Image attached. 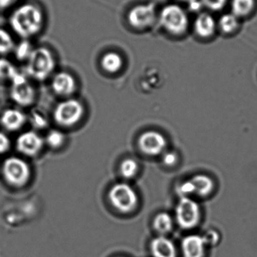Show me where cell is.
<instances>
[{"label": "cell", "mask_w": 257, "mask_h": 257, "mask_svg": "<svg viewBox=\"0 0 257 257\" xmlns=\"http://www.w3.org/2000/svg\"><path fill=\"white\" fill-rule=\"evenodd\" d=\"M46 24L43 8L33 1H26L14 6L9 18L11 31L20 39L31 40L40 35Z\"/></svg>", "instance_id": "6da1fadb"}, {"label": "cell", "mask_w": 257, "mask_h": 257, "mask_svg": "<svg viewBox=\"0 0 257 257\" xmlns=\"http://www.w3.org/2000/svg\"><path fill=\"white\" fill-rule=\"evenodd\" d=\"M55 58L50 48L45 46L34 48L27 60V74L35 79L43 81L55 68Z\"/></svg>", "instance_id": "7a4b0ae2"}, {"label": "cell", "mask_w": 257, "mask_h": 257, "mask_svg": "<svg viewBox=\"0 0 257 257\" xmlns=\"http://www.w3.org/2000/svg\"><path fill=\"white\" fill-rule=\"evenodd\" d=\"M112 205L122 213L134 211L138 203V196L134 189L125 183L115 184L108 193Z\"/></svg>", "instance_id": "3957f363"}, {"label": "cell", "mask_w": 257, "mask_h": 257, "mask_svg": "<svg viewBox=\"0 0 257 257\" xmlns=\"http://www.w3.org/2000/svg\"><path fill=\"white\" fill-rule=\"evenodd\" d=\"M159 22L166 31L175 35L183 34L189 25L187 13L178 5H168L163 8L159 15Z\"/></svg>", "instance_id": "277c9868"}, {"label": "cell", "mask_w": 257, "mask_h": 257, "mask_svg": "<svg viewBox=\"0 0 257 257\" xmlns=\"http://www.w3.org/2000/svg\"><path fill=\"white\" fill-rule=\"evenodd\" d=\"M156 20L155 6L150 3L136 5L127 12V24L135 31L148 30L155 24Z\"/></svg>", "instance_id": "5b68a950"}, {"label": "cell", "mask_w": 257, "mask_h": 257, "mask_svg": "<svg viewBox=\"0 0 257 257\" xmlns=\"http://www.w3.org/2000/svg\"><path fill=\"white\" fill-rule=\"evenodd\" d=\"M175 217L182 229H193L200 220V206L192 198H181L175 210Z\"/></svg>", "instance_id": "8992f818"}, {"label": "cell", "mask_w": 257, "mask_h": 257, "mask_svg": "<svg viewBox=\"0 0 257 257\" xmlns=\"http://www.w3.org/2000/svg\"><path fill=\"white\" fill-rule=\"evenodd\" d=\"M3 175L6 181L15 187H23L28 182L30 177L29 165L22 159L9 157L4 162Z\"/></svg>", "instance_id": "52a82bcc"}, {"label": "cell", "mask_w": 257, "mask_h": 257, "mask_svg": "<svg viewBox=\"0 0 257 257\" xmlns=\"http://www.w3.org/2000/svg\"><path fill=\"white\" fill-rule=\"evenodd\" d=\"M84 114V107L78 100L66 99L59 103L54 111V119L59 125L72 126L80 121Z\"/></svg>", "instance_id": "ba28073f"}, {"label": "cell", "mask_w": 257, "mask_h": 257, "mask_svg": "<svg viewBox=\"0 0 257 257\" xmlns=\"http://www.w3.org/2000/svg\"><path fill=\"white\" fill-rule=\"evenodd\" d=\"M138 145L143 154L154 157L165 152L167 139L159 132L149 130L139 137Z\"/></svg>", "instance_id": "9c48e42d"}, {"label": "cell", "mask_w": 257, "mask_h": 257, "mask_svg": "<svg viewBox=\"0 0 257 257\" xmlns=\"http://www.w3.org/2000/svg\"><path fill=\"white\" fill-rule=\"evenodd\" d=\"M12 81L11 96L12 99L21 106H29L33 103L35 98L34 89L27 82L24 75L17 73Z\"/></svg>", "instance_id": "30bf717a"}, {"label": "cell", "mask_w": 257, "mask_h": 257, "mask_svg": "<svg viewBox=\"0 0 257 257\" xmlns=\"http://www.w3.org/2000/svg\"><path fill=\"white\" fill-rule=\"evenodd\" d=\"M43 145V139L33 131L25 132L20 135L16 142L18 151L29 157H33L39 154Z\"/></svg>", "instance_id": "8fae6325"}, {"label": "cell", "mask_w": 257, "mask_h": 257, "mask_svg": "<svg viewBox=\"0 0 257 257\" xmlns=\"http://www.w3.org/2000/svg\"><path fill=\"white\" fill-rule=\"evenodd\" d=\"M206 245L203 236L199 235H187L181 243L183 255L184 257H204Z\"/></svg>", "instance_id": "7c38bea8"}, {"label": "cell", "mask_w": 257, "mask_h": 257, "mask_svg": "<svg viewBox=\"0 0 257 257\" xmlns=\"http://www.w3.org/2000/svg\"><path fill=\"white\" fill-rule=\"evenodd\" d=\"M53 90L60 96H69L75 90V78L66 72H60L54 75L51 83Z\"/></svg>", "instance_id": "4fadbf2b"}, {"label": "cell", "mask_w": 257, "mask_h": 257, "mask_svg": "<svg viewBox=\"0 0 257 257\" xmlns=\"http://www.w3.org/2000/svg\"><path fill=\"white\" fill-rule=\"evenodd\" d=\"M150 250L153 257H177L175 244L164 235H160L152 240Z\"/></svg>", "instance_id": "5bb4252c"}, {"label": "cell", "mask_w": 257, "mask_h": 257, "mask_svg": "<svg viewBox=\"0 0 257 257\" xmlns=\"http://www.w3.org/2000/svg\"><path fill=\"white\" fill-rule=\"evenodd\" d=\"M194 187L195 196L207 197L214 192L215 184L211 177L206 175H196L190 178Z\"/></svg>", "instance_id": "9a60e30c"}, {"label": "cell", "mask_w": 257, "mask_h": 257, "mask_svg": "<svg viewBox=\"0 0 257 257\" xmlns=\"http://www.w3.org/2000/svg\"><path fill=\"white\" fill-rule=\"evenodd\" d=\"M26 117L19 110L8 109L3 112L1 117V123L9 131H16L24 126Z\"/></svg>", "instance_id": "2e32d148"}, {"label": "cell", "mask_w": 257, "mask_h": 257, "mask_svg": "<svg viewBox=\"0 0 257 257\" xmlns=\"http://www.w3.org/2000/svg\"><path fill=\"white\" fill-rule=\"evenodd\" d=\"M101 67L110 74L119 72L123 67L124 60L119 53L111 51L105 53L101 59Z\"/></svg>", "instance_id": "e0dca14e"}, {"label": "cell", "mask_w": 257, "mask_h": 257, "mask_svg": "<svg viewBox=\"0 0 257 257\" xmlns=\"http://www.w3.org/2000/svg\"><path fill=\"white\" fill-rule=\"evenodd\" d=\"M216 22L212 16L208 13L201 14L195 21V30L202 37H210L215 31Z\"/></svg>", "instance_id": "ac0fdd59"}, {"label": "cell", "mask_w": 257, "mask_h": 257, "mask_svg": "<svg viewBox=\"0 0 257 257\" xmlns=\"http://www.w3.org/2000/svg\"><path fill=\"white\" fill-rule=\"evenodd\" d=\"M174 220L172 216L166 212H161L155 216L153 221L154 229L161 235L168 233L172 230Z\"/></svg>", "instance_id": "d6986e66"}, {"label": "cell", "mask_w": 257, "mask_h": 257, "mask_svg": "<svg viewBox=\"0 0 257 257\" xmlns=\"http://www.w3.org/2000/svg\"><path fill=\"white\" fill-rule=\"evenodd\" d=\"M15 45V35L12 31L0 28V55H6L13 52Z\"/></svg>", "instance_id": "ffe728a7"}, {"label": "cell", "mask_w": 257, "mask_h": 257, "mask_svg": "<svg viewBox=\"0 0 257 257\" xmlns=\"http://www.w3.org/2000/svg\"><path fill=\"white\" fill-rule=\"evenodd\" d=\"M33 49H34V47L32 45L30 40L21 39V41L15 45L13 52L18 60L27 61V59L33 52Z\"/></svg>", "instance_id": "44dd1931"}, {"label": "cell", "mask_w": 257, "mask_h": 257, "mask_svg": "<svg viewBox=\"0 0 257 257\" xmlns=\"http://www.w3.org/2000/svg\"><path fill=\"white\" fill-rule=\"evenodd\" d=\"M254 6V0H232V14L237 18L248 15Z\"/></svg>", "instance_id": "7402d4cb"}, {"label": "cell", "mask_w": 257, "mask_h": 257, "mask_svg": "<svg viewBox=\"0 0 257 257\" xmlns=\"http://www.w3.org/2000/svg\"><path fill=\"white\" fill-rule=\"evenodd\" d=\"M220 28L226 33H232L236 30L238 26V18L233 14L223 15L219 21Z\"/></svg>", "instance_id": "603a6c76"}, {"label": "cell", "mask_w": 257, "mask_h": 257, "mask_svg": "<svg viewBox=\"0 0 257 257\" xmlns=\"http://www.w3.org/2000/svg\"><path fill=\"white\" fill-rule=\"evenodd\" d=\"M138 171V164L133 159H125L120 165V172L125 178H132Z\"/></svg>", "instance_id": "cb8c5ba5"}, {"label": "cell", "mask_w": 257, "mask_h": 257, "mask_svg": "<svg viewBox=\"0 0 257 257\" xmlns=\"http://www.w3.org/2000/svg\"><path fill=\"white\" fill-rule=\"evenodd\" d=\"M18 73L16 68L9 60L0 58V79H10Z\"/></svg>", "instance_id": "d4e9b609"}, {"label": "cell", "mask_w": 257, "mask_h": 257, "mask_svg": "<svg viewBox=\"0 0 257 257\" xmlns=\"http://www.w3.org/2000/svg\"><path fill=\"white\" fill-rule=\"evenodd\" d=\"M65 142V135L58 130H51L46 136V142L51 148H59Z\"/></svg>", "instance_id": "484cf974"}, {"label": "cell", "mask_w": 257, "mask_h": 257, "mask_svg": "<svg viewBox=\"0 0 257 257\" xmlns=\"http://www.w3.org/2000/svg\"><path fill=\"white\" fill-rule=\"evenodd\" d=\"M177 192L181 198H191L194 195V187L191 180H186L181 182L177 187Z\"/></svg>", "instance_id": "4316f807"}, {"label": "cell", "mask_w": 257, "mask_h": 257, "mask_svg": "<svg viewBox=\"0 0 257 257\" xmlns=\"http://www.w3.org/2000/svg\"><path fill=\"white\" fill-rule=\"evenodd\" d=\"M179 160V156L175 151H166L163 154L162 162L166 166H175Z\"/></svg>", "instance_id": "83f0119b"}, {"label": "cell", "mask_w": 257, "mask_h": 257, "mask_svg": "<svg viewBox=\"0 0 257 257\" xmlns=\"http://www.w3.org/2000/svg\"><path fill=\"white\" fill-rule=\"evenodd\" d=\"M227 0H202V3L211 10L218 11L223 9Z\"/></svg>", "instance_id": "f1b7e54d"}, {"label": "cell", "mask_w": 257, "mask_h": 257, "mask_svg": "<svg viewBox=\"0 0 257 257\" xmlns=\"http://www.w3.org/2000/svg\"><path fill=\"white\" fill-rule=\"evenodd\" d=\"M203 238L207 245L208 244H209V245H215L218 242L219 239H220L218 233L214 230H210L207 232V233L204 235Z\"/></svg>", "instance_id": "f546056e"}, {"label": "cell", "mask_w": 257, "mask_h": 257, "mask_svg": "<svg viewBox=\"0 0 257 257\" xmlns=\"http://www.w3.org/2000/svg\"><path fill=\"white\" fill-rule=\"evenodd\" d=\"M10 148V140L8 136L0 132V154L6 152Z\"/></svg>", "instance_id": "4dcf8cb0"}, {"label": "cell", "mask_w": 257, "mask_h": 257, "mask_svg": "<svg viewBox=\"0 0 257 257\" xmlns=\"http://www.w3.org/2000/svg\"><path fill=\"white\" fill-rule=\"evenodd\" d=\"M18 0H0V11L7 10L16 6Z\"/></svg>", "instance_id": "1f68e13d"}, {"label": "cell", "mask_w": 257, "mask_h": 257, "mask_svg": "<svg viewBox=\"0 0 257 257\" xmlns=\"http://www.w3.org/2000/svg\"><path fill=\"white\" fill-rule=\"evenodd\" d=\"M34 120V125H36L38 127H42V126L46 125V121H45V119L41 117L39 114H35Z\"/></svg>", "instance_id": "d6a6232c"}, {"label": "cell", "mask_w": 257, "mask_h": 257, "mask_svg": "<svg viewBox=\"0 0 257 257\" xmlns=\"http://www.w3.org/2000/svg\"><path fill=\"white\" fill-rule=\"evenodd\" d=\"M190 8L193 10H199L200 9L201 5L202 3L200 2H198L197 0H190Z\"/></svg>", "instance_id": "836d02e7"}, {"label": "cell", "mask_w": 257, "mask_h": 257, "mask_svg": "<svg viewBox=\"0 0 257 257\" xmlns=\"http://www.w3.org/2000/svg\"><path fill=\"white\" fill-rule=\"evenodd\" d=\"M184 1H185V0H184Z\"/></svg>", "instance_id": "e575fe53"}]
</instances>
